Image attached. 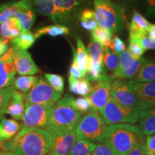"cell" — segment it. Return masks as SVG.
Returning <instances> with one entry per match:
<instances>
[{"label":"cell","mask_w":155,"mask_h":155,"mask_svg":"<svg viewBox=\"0 0 155 155\" xmlns=\"http://www.w3.org/2000/svg\"><path fill=\"white\" fill-rule=\"evenodd\" d=\"M62 94L56 91L47 81L41 77L32 89L24 95L25 102L35 104H54L61 98Z\"/></svg>","instance_id":"obj_8"},{"label":"cell","mask_w":155,"mask_h":155,"mask_svg":"<svg viewBox=\"0 0 155 155\" xmlns=\"http://www.w3.org/2000/svg\"><path fill=\"white\" fill-rule=\"evenodd\" d=\"M73 49V62L71 63V67H70L69 70V76H71L74 78H82L83 75L81 74V71H79L77 65V62H76V58H75V51L76 50L72 46Z\"/></svg>","instance_id":"obj_43"},{"label":"cell","mask_w":155,"mask_h":155,"mask_svg":"<svg viewBox=\"0 0 155 155\" xmlns=\"http://www.w3.org/2000/svg\"><path fill=\"white\" fill-rule=\"evenodd\" d=\"M79 21L81 27L86 30L94 32L98 28L95 12L92 9H83L79 15Z\"/></svg>","instance_id":"obj_29"},{"label":"cell","mask_w":155,"mask_h":155,"mask_svg":"<svg viewBox=\"0 0 155 155\" xmlns=\"http://www.w3.org/2000/svg\"><path fill=\"white\" fill-rule=\"evenodd\" d=\"M145 142L144 135L139 126L134 124L106 125L103 142L116 155H127L137 145Z\"/></svg>","instance_id":"obj_2"},{"label":"cell","mask_w":155,"mask_h":155,"mask_svg":"<svg viewBox=\"0 0 155 155\" xmlns=\"http://www.w3.org/2000/svg\"><path fill=\"white\" fill-rule=\"evenodd\" d=\"M24 113V95L15 89L6 108L5 114H8L15 120L19 121L22 120Z\"/></svg>","instance_id":"obj_17"},{"label":"cell","mask_w":155,"mask_h":155,"mask_svg":"<svg viewBox=\"0 0 155 155\" xmlns=\"http://www.w3.org/2000/svg\"><path fill=\"white\" fill-rule=\"evenodd\" d=\"M0 155H15L14 154L11 152H5V151H1L0 152Z\"/></svg>","instance_id":"obj_51"},{"label":"cell","mask_w":155,"mask_h":155,"mask_svg":"<svg viewBox=\"0 0 155 155\" xmlns=\"http://www.w3.org/2000/svg\"><path fill=\"white\" fill-rule=\"evenodd\" d=\"M53 141L48 155H66L78 141L76 129L52 132Z\"/></svg>","instance_id":"obj_10"},{"label":"cell","mask_w":155,"mask_h":155,"mask_svg":"<svg viewBox=\"0 0 155 155\" xmlns=\"http://www.w3.org/2000/svg\"><path fill=\"white\" fill-rule=\"evenodd\" d=\"M134 81L137 83H150L155 81V60L145 59Z\"/></svg>","instance_id":"obj_24"},{"label":"cell","mask_w":155,"mask_h":155,"mask_svg":"<svg viewBox=\"0 0 155 155\" xmlns=\"http://www.w3.org/2000/svg\"><path fill=\"white\" fill-rule=\"evenodd\" d=\"M111 98L122 106L129 108L137 107V98L131 81L114 79L110 83Z\"/></svg>","instance_id":"obj_9"},{"label":"cell","mask_w":155,"mask_h":155,"mask_svg":"<svg viewBox=\"0 0 155 155\" xmlns=\"http://www.w3.org/2000/svg\"><path fill=\"white\" fill-rule=\"evenodd\" d=\"M106 127L101 115L96 109L92 108L78 124V140L84 139L94 143H102Z\"/></svg>","instance_id":"obj_5"},{"label":"cell","mask_w":155,"mask_h":155,"mask_svg":"<svg viewBox=\"0 0 155 155\" xmlns=\"http://www.w3.org/2000/svg\"><path fill=\"white\" fill-rule=\"evenodd\" d=\"M14 16V7H13V2L7 7L5 10L0 13V25L2 23L9 19V17Z\"/></svg>","instance_id":"obj_46"},{"label":"cell","mask_w":155,"mask_h":155,"mask_svg":"<svg viewBox=\"0 0 155 155\" xmlns=\"http://www.w3.org/2000/svg\"><path fill=\"white\" fill-rule=\"evenodd\" d=\"M69 89L74 94L86 97L91 91V85L87 78H74L69 76L68 78Z\"/></svg>","instance_id":"obj_26"},{"label":"cell","mask_w":155,"mask_h":155,"mask_svg":"<svg viewBox=\"0 0 155 155\" xmlns=\"http://www.w3.org/2000/svg\"><path fill=\"white\" fill-rule=\"evenodd\" d=\"M22 32V24L17 17L12 16L0 25V35L2 38L12 40Z\"/></svg>","instance_id":"obj_20"},{"label":"cell","mask_w":155,"mask_h":155,"mask_svg":"<svg viewBox=\"0 0 155 155\" xmlns=\"http://www.w3.org/2000/svg\"><path fill=\"white\" fill-rule=\"evenodd\" d=\"M77 50L75 51V58H76L77 65L79 71H81L83 77H85L87 73V69L89 63V55L88 50L83 44L82 40L78 37L76 38Z\"/></svg>","instance_id":"obj_25"},{"label":"cell","mask_w":155,"mask_h":155,"mask_svg":"<svg viewBox=\"0 0 155 155\" xmlns=\"http://www.w3.org/2000/svg\"><path fill=\"white\" fill-rule=\"evenodd\" d=\"M71 104L75 111L81 114L88 113L92 108L91 104L86 97H80L78 98H74L73 97Z\"/></svg>","instance_id":"obj_37"},{"label":"cell","mask_w":155,"mask_h":155,"mask_svg":"<svg viewBox=\"0 0 155 155\" xmlns=\"http://www.w3.org/2000/svg\"><path fill=\"white\" fill-rule=\"evenodd\" d=\"M146 155H147V154H146Z\"/></svg>","instance_id":"obj_54"},{"label":"cell","mask_w":155,"mask_h":155,"mask_svg":"<svg viewBox=\"0 0 155 155\" xmlns=\"http://www.w3.org/2000/svg\"><path fill=\"white\" fill-rule=\"evenodd\" d=\"M83 2V0H53L54 12L52 20L58 25L68 23Z\"/></svg>","instance_id":"obj_11"},{"label":"cell","mask_w":155,"mask_h":155,"mask_svg":"<svg viewBox=\"0 0 155 155\" xmlns=\"http://www.w3.org/2000/svg\"><path fill=\"white\" fill-rule=\"evenodd\" d=\"M54 104H35L25 102L22 127L45 129Z\"/></svg>","instance_id":"obj_7"},{"label":"cell","mask_w":155,"mask_h":155,"mask_svg":"<svg viewBox=\"0 0 155 155\" xmlns=\"http://www.w3.org/2000/svg\"><path fill=\"white\" fill-rule=\"evenodd\" d=\"M12 59L16 72L20 75H32L40 72L38 65L27 50L14 49Z\"/></svg>","instance_id":"obj_13"},{"label":"cell","mask_w":155,"mask_h":155,"mask_svg":"<svg viewBox=\"0 0 155 155\" xmlns=\"http://www.w3.org/2000/svg\"><path fill=\"white\" fill-rule=\"evenodd\" d=\"M73 96L65 95L54 103L50 111L49 122L45 130L50 133L75 129L82 114L73 108L71 101Z\"/></svg>","instance_id":"obj_3"},{"label":"cell","mask_w":155,"mask_h":155,"mask_svg":"<svg viewBox=\"0 0 155 155\" xmlns=\"http://www.w3.org/2000/svg\"><path fill=\"white\" fill-rule=\"evenodd\" d=\"M150 23L137 11H134L131 22L129 24L130 38H137L147 34Z\"/></svg>","instance_id":"obj_18"},{"label":"cell","mask_w":155,"mask_h":155,"mask_svg":"<svg viewBox=\"0 0 155 155\" xmlns=\"http://www.w3.org/2000/svg\"><path fill=\"white\" fill-rule=\"evenodd\" d=\"M37 38L35 34L30 31L22 32L18 36L12 40V47L14 49H22L27 50L29 49L36 41Z\"/></svg>","instance_id":"obj_27"},{"label":"cell","mask_w":155,"mask_h":155,"mask_svg":"<svg viewBox=\"0 0 155 155\" xmlns=\"http://www.w3.org/2000/svg\"><path fill=\"white\" fill-rule=\"evenodd\" d=\"M38 77L34 75H21L14 81V88L22 94H27L38 82Z\"/></svg>","instance_id":"obj_31"},{"label":"cell","mask_w":155,"mask_h":155,"mask_svg":"<svg viewBox=\"0 0 155 155\" xmlns=\"http://www.w3.org/2000/svg\"><path fill=\"white\" fill-rule=\"evenodd\" d=\"M20 128V124L15 120L2 118L0 121V143L3 144L14 138Z\"/></svg>","instance_id":"obj_22"},{"label":"cell","mask_w":155,"mask_h":155,"mask_svg":"<svg viewBox=\"0 0 155 155\" xmlns=\"http://www.w3.org/2000/svg\"><path fill=\"white\" fill-rule=\"evenodd\" d=\"M14 90L15 88L12 86L7 88H0V120L4 118L6 108Z\"/></svg>","instance_id":"obj_36"},{"label":"cell","mask_w":155,"mask_h":155,"mask_svg":"<svg viewBox=\"0 0 155 155\" xmlns=\"http://www.w3.org/2000/svg\"><path fill=\"white\" fill-rule=\"evenodd\" d=\"M91 35L92 38L99 42L104 48H109L112 40V34L111 32L99 27L92 32Z\"/></svg>","instance_id":"obj_35"},{"label":"cell","mask_w":155,"mask_h":155,"mask_svg":"<svg viewBox=\"0 0 155 155\" xmlns=\"http://www.w3.org/2000/svg\"><path fill=\"white\" fill-rule=\"evenodd\" d=\"M134 39L137 40L145 50H155V40H153L152 38H150L147 35L144 36H141L139 37V38Z\"/></svg>","instance_id":"obj_42"},{"label":"cell","mask_w":155,"mask_h":155,"mask_svg":"<svg viewBox=\"0 0 155 155\" xmlns=\"http://www.w3.org/2000/svg\"><path fill=\"white\" fill-rule=\"evenodd\" d=\"M96 146V143L80 139L75 143L72 149L66 155H91Z\"/></svg>","instance_id":"obj_28"},{"label":"cell","mask_w":155,"mask_h":155,"mask_svg":"<svg viewBox=\"0 0 155 155\" xmlns=\"http://www.w3.org/2000/svg\"><path fill=\"white\" fill-rule=\"evenodd\" d=\"M109 48L113 50L114 53L117 54V55H121L122 53L125 51L126 45L125 43L122 41V40L119 37L114 36L112 38L111 45H110Z\"/></svg>","instance_id":"obj_40"},{"label":"cell","mask_w":155,"mask_h":155,"mask_svg":"<svg viewBox=\"0 0 155 155\" xmlns=\"http://www.w3.org/2000/svg\"><path fill=\"white\" fill-rule=\"evenodd\" d=\"M139 127L144 136L155 134V106L140 111Z\"/></svg>","instance_id":"obj_19"},{"label":"cell","mask_w":155,"mask_h":155,"mask_svg":"<svg viewBox=\"0 0 155 155\" xmlns=\"http://www.w3.org/2000/svg\"><path fill=\"white\" fill-rule=\"evenodd\" d=\"M145 61V58H141L140 59H134L130 63L125 65L123 68L116 70L111 75V80L116 78L132 79L136 76L141 65Z\"/></svg>","instance_id":"obj_21"},{"label":"cell","mask_w":155,"mask_h":155,"mask_svg":"<svg viewBox=\"0 0 155 155\" xmlns=\"http://www.w3.org/2000/svg\"><path fill=\"white\" fill-rule=\"evenodd\" d=\"M145 150L147 155L155 154V134L148 136L145 141Z\"/></svg>","instance_id":"obj_44"},{"label":"cell","mask_w":155,"mask_h":155,"mask_svg":"<svg viewBox=\"0 0 155 155\" xmlns=\"http://www.w3.org/2000/svg\"><path fill=\"white\" fill-rule=\"evenodd\" d=\"M14 49L9 48L8 51L0 56V88L11 86L14 83L16 74L12 54Z\"/></svg>","instance_id":"obj_15"},{"label":"cell","mask_w":155,"mask_h":155,"mask_svg":"<svg viewBox=\"0 0 155 155\" xmlns=\"http://www.w3.org/2000/svg\"><path fill=\"white\" fill-rule=\"evenodd\" d=\"M53 135L44 129L22 127L14 138L1 144L5 152L15 155H48Z\"/></svg>","instance_id":"obj_1"},{"label":"cell","mask_w":155,"mask_h":155,"mask_svg":"<svg viewBox=\"0 0 155 155\" xmlns=\"http://www.w3.org/2000/svg\"><path fill=\"white\" fill-rule=\"evenodd\" d=\"M149 30L155 32V25L154 24H150V28H149Z\"/></svg>","instance_id":"obj_52"},{"label":"cell","mask_w":155,"mask_h":155,"mask_svg":"<svg viewBox=\"0 0 155 155\" xmlns=\"http://www.w3.org/2000/svg\"><path fill=\"white\" fill-rule=\"evenodd\" d=\"M9 40L0 37V56L3 55L8 51L9 48Z\"/></svg>","instance_id":"obj_49"},{"label":"cell","mask_w":155,"mask_h":155,"mask_svg":"<svg viewBox=\"0 0 155 155\" xmlns=\"http://www.w3.org/2000/svg\"><path fill=\"white\" fill-rule=\"evenodd\" d=\"M87 78L89 81H112L111 75L106 73L104 64L92 61L89 58L88 67L87 69Z\"/></svg>","instance_id":"obj_23"},{"label":"cell","mask_w":155,"mask_h":155,"mask_svg":"<svg viewBox=\"0 0 155 155\" xmlns=\"http://www.w3.org/2000/svg\"><path fill=\"white\" fill-rule=\"evenodd\" d=\"M91 155H116V153L104 143H97Z\"/></svg>","instance_id":"obj_41"},{"label":"cell","mask_w":155,"mask_h":155,"mask_svg":"<svg viewBox=\"0 0 155 155\" xmlns=\"http://www.w3.org/2000/svg\"><path fill=\"white\" fill-rule=\"evenodd\" d=\"M146 7L147 15L155 17V0H147Z\"/></svg>","instance_id":"obj_48"},{"label":"cell","mask_w":155,"mask_h":155,"mask_svg":"<svg viewBox=\"0 0 155 155\" xmlns=\"http://www.w3.org/2000/svg\"><path fill=\"white\" fill-rule=\"evenodd\" d=\"M134 59V58H133L131 54L129 53V50H125L124 53H122L121 55H119V63L117 70L123 68L125 65H127L128 63H130Z\"/></svg>","instance_id":"obj_45"},{"label":"cell","mask_w":155,"mask_h":155,"mask_svg":"<svg viewBox=\"0 0 155 155\" xmlns=\"http://www.w3.org/2000/svg\"><path fill=\"white\" fill-rule=\"evenodd\" d=\"M145 143V142H144ZM141 144L137 145V147L132 149L127 155H146V150H145V144Z\"/></svg>","instance_id":"obj_47"},{"label":"cell","mask_w":155,"mask_h":155,"mask_svg":"<svg viewBox=\"0 0 155 155\" xmlns=\"http://www.w3.org/2000/svg\"><path fill=\"white\" fill-rule=\"evenodd\" d=\"M130 81L137 96V108L139 111L155 106V81L150 83Z\"/></svg>","instance_id":"obj_12"},{"label":"cell","mask_w":155,"mask_h":155,"mask_svg":"<svg viewBox=\"0 0 155 155\" xmlns=\"http://www.w3.org/2000/svg\"><path fill=\"white\" fill-rule=\"evenodd\" d=\"M45 78L47 82L55 89L56 91L63 94L64 86H65V81H64V78L61 75L52 74V73H45Z\"/></svg>","instance_id":"obj_38"},{"label":"cell","mask_w":155,"mask_h":155,"mask_svg":"<svg viewBox=\"0 0 155 155\" xmlns=\"http://www.w3.org/2000/svg\"><path fill=\"white\" fill-rule=\"evenodd\" d=\"M99 112L106 125L135 124L139 121L140 114V111L137 107L129 108L122 106L111 98Z\"/></svg>","instance_id":"obj_6"},{"label":"cell","mask_w":155,"mask_h":155,"mask_svg":"<svg viewBox=\"0 0 155 155\" xmlns=\"http://www.w3.org/2000/svg\"><path fill=\"white\" fill-rule=\"evenodd\" d=\"M94 12L98 25L111 34L124 28V9L111 0H94Z\"/></svg>","instance_id":"obj_4"},{"label":"cell","mask_w":155,"mask_h":155,"mask_svg":"<svg viewBox=\"0 0 155 155\" xmlns=\"http://www.w3.org/2000/svg\"><path fill=\"white\" fill-rule=\"evenodd\" d=\"M0 150H1V144H0Z\"/></svg>","instance_id":"obj_53"},{"label":"cell","mask_w":155,"mask_h":155,"mask_svg":"<svg viewBox=\"0 0 155 155\" xmlns=\"http://www.w3.org/2000/svg\"><path fill=\"white\" fill-rule=\"evenodd\" d=\"M119 55L114 53L109 48H104L103 50V64L110 71H116L119 67Z\"/></svg>","instance_id":"obj_32"},{"label":"cell","mask_w":155,"mask_h":155,"mask_svg":"<svg viewBox=\"0 0 155 155\" xmlns=\"http://www.w3.org/2000/svg\"><path fill=\"white\" fill-rule=\"evenodd\" d=\"M14 16L17 17L22 24V32L29 31L35 21V13L30 0H19L13 2Z\"/></svg>","instance_id":"obj_14"},{"label":"cell","mask_w":155,"mask_h":155,"mask_svg":"<svg viewBox=\"0 0 155 155\" xmlns=\"http://www.w3.org/2000/svg\"><path fill=\"white\" fill-rule=\"evenodd\" d=\"M69 32V29L65 25H54L48 27H43V28L39 29L35 33V36L37 39L44 35H48L51 37H58L68 35Z\"/></svg>","instance_id":"obj_30"},{"label":"cell","mask_w":155,"mask_h":155,"mask_svg":"<svg viewBox=\"0 0 155 155\" xmlns=\"http://www.w3.org/2000/svg\"><path fill=\"white\" fill-rule=\"evenodd\" d=\"M128 50L134 59H140L145 52V50L139 44V42L137 40L131 38H129V50Z\"/></svg>","instance_id":"obj_39"},{"label":"cell","mask_w":155,"mask_h":155,"mask_svg":"<svg viewBox=\"0 0 155 155\" xmlns=\"http://www.w3.org/2000/svg\"><path fill=\"white\" fill-rule=\"evenodd\" d=\"M12 3V2H7V3L3 4V5H0V13H1L2 12H3L4 10H5V9L7 8V7H8Z\"/></svg>","instance_id":"obj_50"},{"label":"cell","mask_w":155,"mask_h":155,"mask_svg":"<svg viewBox=\"0 0 155 155\" xmlns=\"http://www.w3.org/2000/svg\"><path fill=\"white\" fill-rule=\"evenodd\" d=\"M154 155H155V154H154Z\"/></svg>","instance_id":"obj_55"},{"label":"cell","mask_w":155,"mask_h":155,"mask_svg":"<svg viewBox=\"0 0 155 155\" xmlns=\"http://www.w3.org/2000/svg\"><path fill=\"white\" fill-rule=\"evenodd\" d=\"M40 14L52 19L54 12L53 0H30Z\"/></svg>","instance_id":"obj_34"},{"label":"cell","mask_w":155,"mask_h":155,"mask_svg":"<svg viewBox=\"0 0 155 155\" xmlns=\"http://www.w3.org/2000/svg\"><path fill=\"white\" fill-rule=\"evenodd\" d=\"M110 83L109 81H100L97 82L91 87L90 94L86 96L92 108L100 111L107 104L111 98L110 96Z\"/></svg>","instance_id":"obj_16"},{"label":"cell","mask_w":155,"mask_h":155,"mask_svg":"<svg viewBox=\"0 0 155 155\" xmlns=\"http://www.w3.org/2000/svg\"><path fill=\"white\" fill-rule=\"evenodd\" d=\"M87 50H88L89 58L92 61L103 63V50H104V46L99 42L95 40L94 38H91V42L88 45Z\"/></svg>","instance_id":"obj_33"}]
</instances>
